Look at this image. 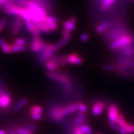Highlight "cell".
Here are the masks:
<instances>
[{"instance_id": "cell-33", "label": "cell", "mask_w": 134, "mask_h": 134, "mask_svg": "<svg viewBox=\"0 0 134 134\" xmlns=\"http://www.w3.org/2000/svg\"><path fill=\"white\" fill-rule=\"evenodd\" d=\"M18 134H32V132L27 129L20 128L18 130Z\"/></svg>"}, {"instance_id": "cell-6", "label": "cell", "mask_w": 134, "mask_h": 134, "mask_svg": "<svg viewBox=\"0 0 134 134\" xmlns=\"http://www.w3.org/2000/svg\"><path fill=\"white\" fill-rule=\"evenodd\" d=\"M47 43L46 42L41 39V37L33 38L30 45V48L33 52L41 53L45 49Z\"/></svg>"}, {"instance_id": "cell-24", "label": "cell", "mask_w": 134, "mask_h": 134, "mask_svg": "<svg viewBox=\"0 0 134 134\" xmlns=\"http://www.w3.org/2000/svg\"><path fill=\"white\" fill-rule=\"evenodd\" d=\"M26 50V47L25 46H16L14 44L10 45V53L22 52Z\"/></svg>"}, {"instance_id": "cell-4", "label": "cell", "mask_w": 134, "mask_h": 134, "mask_svg": "<svg viewBox=\"0 0 134 134\" xmlns=\"http://www.w3.org/2000/svg\"><path fill=\"white\" fill-rule=\"evenodd\" d=\"M4 13L7 14L21 17L23 7L14 3L8 1L4 5Z\"/></svg>"}, {"instance_id": "cell-26", "label": "cell", "mask_w": 134, "mask_h": 134, "mask_svg": "<svg viewBox=\"0 0 134 134\" xmlns=\"http://www.w3.org/2000/svg\"><path fill=\"white\" fill-rule=\"evenodd\" d=\"M79 128L84 134H93V130L88 125L82 124L80 125Z\"/></svg>"}, {"instance_id": "cell-35", "label": "cell", "mask_w": 134, "mask_h": 134, "mask_svg": "<svg viewBox=\"0 0 134 134\" xmlns=\"http://www.w3.org/2000/svg\"><path fill=\"white\" fill-rule=\"evenodd\" d=\"M31 118L33 120H39L42 119V115L41 114L31 113Z\"/></svg>"}, {"instance_id": "cell-37", "label": "cell", "mask_w": 134, "mask_h": 134, "mask_svg": "<svg viewBox=\"0 0 134 134\" xmlns=\"http://www.w3.org/2000/svg\"><path fill=\"white\" fill-rule=\"evenodd\" d=\"M48 27L50 28V29L51 30L52 32L55 31L58 29V25L57 24V23H52V24H47Z\"/></svg>"}, {"instance_id": "cell-12", "label": "cell", "mask_w": 134, "mask_h": 134, "mask_svg": "<svg viewBox=\"0 0 134 134\" xmlns=\"http://www.w3.org/2000/svg\"><path fill=\"white\" fill-rule=\"evenodd\" d=\"M12 98L9 94L3 91H0V107L7 108L11 105Z\"/></svg>"}, {"instance_id": "cell-28", "label": "cell", "mask_w": 134, "mask_h": 134, "mask_svg": "<svg viewBox=\"0 0 134 134\" xmlns=\"http://www.w3.org/2000/svg\"><path fill=\"white\" fill-rule=\"evenodd\" d=\"M43 113V109L38 105H32L30 108V113L34 114H41Z\"/></svg>"}, {"instance_id": "cell-32", "label": "cell", "mask_w": 134, "mask_h": 134, "mask_svg": "<svg viewBox=\"0 0 134 134\" xmlns=\"http://www.w3.org/2000/svg\"><path fill=\"white\" fill-rule=\"evenodd\" d=\"M78 110L80 113L85 114L88 111V107L83 103H78Z\"/></svg>"}, {"instance_id": "cell-7", "label": "cell", "mask_w": 134, "mask_h": 134, "mask_svg": "<svg viewBox=\"0 0 134 134\" xmlns=\"http://www.w3.org/2000/svg\"><path fill=\"white\" fill-rule=\"evenodd\" d=\"M25 23V21L21 17L17 16L15 19L13 20L12 24H11V28H10V32L12 36H16L19 34L20 32L23 29V26Z\"/></svg>"}, {"instance_id": "cell-40", "label": "cell", "mask_w": 134, "mask_h": 134, "mask_svg": "<svg viewBox=\"0 0 134 134\" xmlns=\"http://www.w3.org/2000/svg\"><path fill=\"white\" fill-rule=\"evenodd\" d=\"M27 129L29 130H31V131H34V130H37V127L36 126V125H31L30 126H29L27 127Z\"/></svg>"}, {"instance_id": "cell-20", "label": "cell", "mask_w": 134, "mask_h": 134, "mask_svg": "<svg viewBox=\"0 0 134 134\" xmlns=\"http://www.w3.org/2000/svg\"><path fill=\"white\" fill-rule=\"evenodd\" d=\"M63 29L67 30L69 32H71L75 31V29H76V24L71 21H70L69 19L67 20V21H65L63 24Z\"/></svg>"}, {"instance_id": "cell-15", "label": "cell", "mask_w": 134, "mask_h": 134, "mask_svg": "<svg viewBox=\"0 0 134 134\" xmlns=\"http://www.w3.org/2000/svg\"><path fill=\"white\" fill-rule=\"evenodd\" d=\"M116 0H101L100 9L103 11H108L114 4Z\"/></svg>"}, {"instance_id": "cell-47", "label": "cell", "mask_w": 134, "mask_h": 134, "mask_svg": "<svg viewBox=\"0 0 134 134\" xmlns=\"http://www.w3.org/2000/svg\"><path fill=\"white\" fill-rule=\"evenodd\" d=\"M0 8H1V6H0Z\"/></svg>"}, {"instance_id": "cell-17", "label": "cell", "mask_w": 134, "mask_h": 134, "mask_svg": "<svg viewBox=\"0 0 134 134\" xmlns=\"http://www.w3.org/2000/svg\"><path fill=\"white\" fill-rule=\"evenodd\" d=\"M45 66L49 71H56L59 69L60 66L53 60L50 59L45 63Z\"/></svg>"}, {"instance_id": "cell-36", "label": "cell", "mask_w": 134, "mask_h": 134, "mask_svg": "<svg viewBox=\"0 0 134 134\" xmlns=\"http://www.w3.org/2000/svg\"><path fill=\"white\" fill-rule=\"evenodd\" d=\"M6 22L7 21H6V18H1L0 19V32H1L4 29L6 24Z\"/></svg>"}, {"instance_id": "cell-41", "label": "cell", "mask_w": 134, "mask_h": 134, "mask_svg": "<svg viewBox=\"0 0 134 134\" xmlns=\"http://www.w3.org/2000/svg\"><path fill=\"white\" fill-rule=\"evenodd\" d=\"M119 133L120 134H128L127 133V130H126V128H125V127L120 128Z\"/></svg>"}, {"instance_id": "cell-14", "label": "cell", "mask_w": 134, "mask_h": 134, "mask_svg": "<svg viewBox=\"0 0 134 134\" xmlns=\"http://www.w3.org/2000/svg\"><path fill=\"white\" fill-rule=\"evenodd\" d=\"M128 32L125 31V30H120V29H117V30H113L110 32L108 33L106 35V37L108 38L109 41H110V42H113L117 38H118L126 34Z\"/></svg>"}, {"instance_id": "cell-10", "label": "cell", "mask_w": 134, "mask_h": 134, "mask_svg": "<svg viewBox=\"0 0 134 134\" xmlns=\"http://www.w3.org/2000/svg\"><path fill=\"white\" fill-rule=\"evenodd\" d=\"M119 113L120 111L117 105L114 104H111L109 105L108 109V116L110 121L116 122Z\"/></svg>"}, {"instance_id": "cell-23", "label": "cell", "mask_w": 134, "mask_h": 134, "mask_svg": "<svg viewBox=\"0 0 134 134\" xmlns=\"http://www.w3.org/2000/svg\"><path fill=\"white\" fill-rule=\"evenodd\" d=\"M115 123H116L120 127V128H122V127H124L128 124V123L126 122V120H125L124 116L123 114H122L120 112L119 113V114L118 117H117V119L116 120V122H115Z\"/></svg>"}, {"instance_id": "cell-2", "label": "cell", "mask_w": 134, "mask_h": 134, "mask_svg": "<svg viewBox=\"0 0 134 134\" xmlns=\"http://www.w3.org/2000/svg\"><path fill=\"white\" fill-rule=\"evenodd\" d=\"M134 42V36L127 33L122 36L109 43V48L111 50H117L125 46L132 45Z\"/></svg>"}, {"instance_id": "cell-42", "label": "cell", "mask_w": 134, "mask_h": 134, "mask_svg": "<svg viewBox=\"0 0 134 134\" xmlns=\"http://www.w3.org/2000/svg\"><path fill=\"white\" fill-rule=\"evenodd\" d=\"M27 0H18V3L20 5H24Z\"/></svg>"}, {"instance_id": "cell-5", "label": "cell", "mask_w": 134, "mask_h": 134, "mask_svg": "<svg viewBox=\"0 0 134 134\" xmlns=\"http://www.w3.org/2000/svg\"><path fill=\"white\" fill-rule=\"evenodd\" d=\"M54 45L47 43L45 49L43 50L39 55V60L42 63H46L48 60L54 57L55 55Z\"/></svg>"}, {"instance_id": "cell-25", "label": "cell", "mask_w": 134, "mask_h": 134, "mask_svg": "<svg viewBox=\"0 0 134 134\" xmlns=\"http://www.w3.org/2000/svg\"><path fill=\"white\" fill-rule=\"evenodd\" d=\"M104 71H116L117 70V65L114 63H110V64H106L103 65L102 68Z\"/></svg>"}, {"instance_id": "cell-44", "label": "cell", "mask_w": 134, "mask_h": 134, "mask_svg": "<svg viewBox=\"0 0 134 134\" xmlns=\"http://www.w3.org/2000/svg\"><path fill=\"white\" fill-rule=\"evenodd\" d=\"M0 134H6V132H5L4 130H0Z\"/></svg>"}, {"instance_id": "cell-46", "label": "cell", "mask_w": 134, "mask_h": 134, "mask_svg": "<svg viewBox=\"0 0 134 134\" xmlns=\"http://www.w3.org/2000/svg\"><path fill=\"white\" fill-rule=\"evenodd\" d=\"M96 134H103V133H97Z\"/></svg>"}, {"instance_id": "cell-45", "label": "cell", "mask_w": 134, "mask_h": 134, "mask_svg": "<svg viewBox=\"0 0 134 134\" xmlns=\"http://www.w3.org/2000/svg\"><path fill=\"white\" fill-rule=\"evenodd\" d=\"M130 1H131L132 2H134V0H130Z\"/></svg>"}, {"instance_id": "cell-27", "label": "cell", "mask_w": 134, "mask_h": 134, "mask_svg": "<svg viewBox=\"0 0 134 134\" xmlns=\"http://www.w3.org/2000/svg\"><path fill=\"white\" fill-rule=\"evenodd\" d=\"M85 114L80 113L78 114V115H77L75 123H76V125H81L83 124L84 120H85Z\"/></svg>"}, {"instance_id": "cell-1", "label": "cell", "mask_w": 134, "mask_h": 134, "mask_svg": "<svg viewBox=\"0 0 134 134\" xmlns=\"http://www.w3.org/2000/svg\"><path fill=\"white\" fill-rule=\"evenodd\" d=\"M78 110V103H73L63 107H55L50 112V115L53 119L60 121L66 115L75 113Z\"/></svg>"}, {"instance_id": "cell-16", "label": "cell", "mask_w": 134, "mask_h": 134, "mask_svg": "<svg viewBox=\"0 0 134 134\" xmlns=\"http://www.w3.org/2000/svg\"><path fill=\"white\" fill-rule=\"evenodd\" d=\"M71 36H68V37H63L61 41L58 42V43H57L56 44L54 45V48H55V52H58V50L61 49L67 43H68L71 40Z\"/></svg>"}, {"instance_id": "cell-13", "label": "cell", "mask_w": 134, "mask_h": 134, "mask_svg": "<svg viewBox=\"0 0 134 134\" xmlns=\"http://www.w3.org/2000/svg\"><path fill=\"white\" fill-rule=\"evenodd\" d=\"M105 108V104L101 100H97L92 106V113L95 116H99L103 113Z\"/></svg>"}, {"instance_id": "cell-9", "label": "cell", "mask_w": 134, "mask_h": 134, "mask_svg": "<svg viewBox=\"0 0 134 134\" xmlns=\"http://www.w3.org/2000/svg\"><path fill=\"white\" fill-rule=\"evenodd\" d=\"M66 60L67 64L70 65H78L84 62L83 58L76 53H71L66 55Z\"/></svg>"}, {"instance_id": "cell-38", "label": "cell", "mask_w": 134, "mask_h": 134, "mask_svg": "<svg viewBox=\"0 0 134 134\" xmlns=\"http://www.w3.org/2000/svg\"><path fill=\"white\" fill-rule=\"evenodd\" d=\"M90 38V36H89L88 34L87 33H83L81 34V36H80V40L83 42L88 41Z\"/></svg>"}, {"instance_id": "cell-29", "label": "cell", "mask_w": 134, "mask_h": 134, "mask_svg": "<svg viewBox=\"0 0 134 134\" xmlns=\"http://www.w3.org/2000/svg\"><path fill=\"white\" fill-rule=\"evenodd\" d=\"M58 18L55 16H47L45 18L44 22L45 23H46L47 24H52V23H57L58 21Z\"/></svg>"}, {"instance_id": "cell-34", "label": "cell", "mask_w": 134, "mask_h": 134, "mask_svg": "<svg viewBox=\"0 0 134 134\" xmlns=\"http://www.w3.org/2000/svg\"><path fill=\"white\" fill-rule=\"evenodd\" d=\"M125 128H126L127 133L128 134H133L134 133V125L132 124H128L126 126H125Z\"/></svg>"}, {"instance_id": "cell-22", "label": "cell", "mask_w": 134, "mask_h": 134, "mask_svg": "<svg viewBox=\"0 0 134 134\" xmlns=\"http://www.w3.org/2000/svg\"><path fill=\"white\" fill-rule=\"evenodd\" d=\"M0 48L4 53H10V45L6 42L3 38H0Z\"/></svg>"}, {"instance_id": "cell-30", "label": "cell", "mask_w": 134, "mask_h": 134, "mask_svg": "<svg viewBox=\"0 0 134 134\" xmlns=\"http://www.w3.org/2000/svg\"><path fill=\"white\" fill-rule=\"evenodd\" d=\"M13 44L16 45V46H24L26 44V40L23 38H18L14 41V43Z\"/></svg>"}, {"instance_id": "cell-3", "label": "cell", "mask_w": 134, "mask_h": 134, "mask_svg": "<svg viewBox=\"0 0 134 134\" xmlns=\"http://www.w3.org/2000/svg\"><path fill=\"white\" fill-rule=\"evenodd\" d=\"M46 76L49 79H51L58 83L62 84L64 90L68 91L71 89V82H70V78L66 75L56 71H48L47 72Z\"/></svg>"}, {"instance_id": "cell-43", "label": "cell", "mask_w": 134, "mask_h": 134, "mask_svg": "<svg viewBox=\"0 0 134 134\" xmlns=\"http://www.w3.org/2000/svg\"><path fill=\"white\" fill-rule=\"evenodd\" d=\"M8 1V0H0V6L2 5V6H4L5 3Z\"/></svg>"}, {"instance_id": "cell-39", "label": "cell", "mask_w": 134, "mask_h": 134, "mask_svg": "<svg viewBox=\"0 0 134 134\" xmlns=\"http://www.w3.org/2000/svg\"><path fill=\"white\" fill-rule=\"evenodd\" d=\"M70 32H69L68 31H67V30L63 29L62 32V37H68V36H70L71 35H70Z\"/></svg>"}, {"instance_id": "cell-19", "label": "cell", "mask_w": 134, "mask_h": 134, "mask_svg": "<svg viewBox=\"0 0 134 134\" xmlns=\"http://www.w3.org/2000/svg\"><path fill=\"white\" fill-rule=\"evenodd\" d=\"M110 23L108 21H104L99 24L96 27V32L98 34H102L106 31L109 27Z\"/></svg>"}, {"instance_id": "cell-8", "label": "cell", "mask_w": 134, "mask_h": 134, "mask_svg": "<svg viewBox=\"0 0 134 134\" xmlns=\"http://www.w3.org/2000/svg\"><path fill=\"white\" fill-rule=\"evenodd\" d=\"M115 51L121 58H132L134 56V46L132 45L125 46Z\"/></svg>"}, {"instance_id": "cell-11", "label": "cell", "mask_w": 134, "mask_h": 134, "mask_svg": "<svg viewBox=\"0 0 134 134\" xmlns=\"http://www.w3.org/2000/svg\"><path fill=\"white\" fill-rule=\"evenodd\" d=\"M27 29L33 36V38H38L41 36V31L35 23L32 21H25Z\"/></svg>"}, {"instance_id": "cell-31", "label": "cell", "mask_w": 134, "mask_h": 134, "mask_svg": "<svg viewBox=\"0 0 134 134\" xmlns=\"http://www.w3.org/2000/svg\"><path fill=\"white\" fill-rule=\"evenodd\" d=\"M108 124H109V126L111 127V128L113 129L114 130H115V132H118V133H119L120 127L119 126V125H117V124L115 123V122L110 121V120H109V123Z\"/></svg>"}, {"instance_id": "cell-21", "label": "cell", "mask_w": 134, "mask_h": 134, "mask_svg": "<svg viewBox=\"0 0 134 134\" xmlns=\"http://www.w3.org/2000/svg\"><path fill=\"white\" fill-rule=\"evenodd\" d=\"M28 103V99L27 98H22L21 100H19V101L17 103V104L15 105L14 109L16 111H19L20 110H21Z\"/></svg>"}, {"instance_id": "cell-18", "label": "cell", "mask_w": 134, "mask_h": 134, "mask_svg": "<svg viewBox=\"0 0 134 134\" xmlns=\"http://www.w3.org/2000/svg\"><path fill=\"white\" fill-rule=\"evenodd\" d=\"M34 23L41 32H42L47 33V34L52 32L51 31V30L50 29V28L48 27V25L46 24L43 21L38 22V23Z\"/></svg>"}]
</instances>
